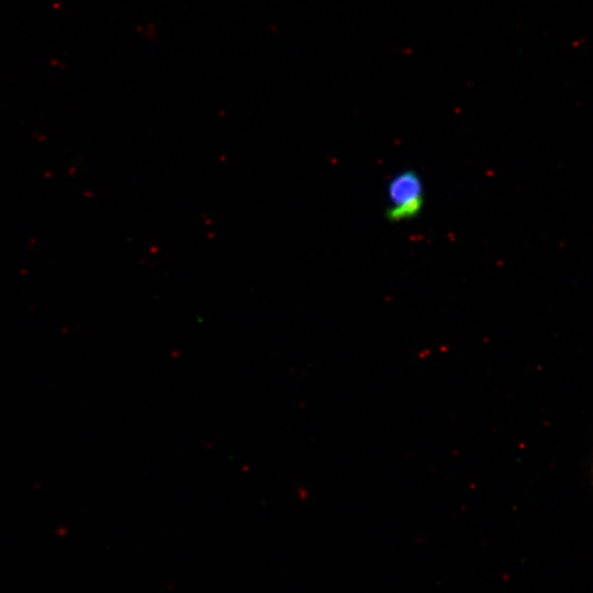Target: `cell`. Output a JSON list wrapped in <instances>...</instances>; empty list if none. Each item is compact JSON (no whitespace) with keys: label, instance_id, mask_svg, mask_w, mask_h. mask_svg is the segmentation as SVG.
Wrapping results in <instances>:
<instances>
[{"label":"cell","instance_id":"cell-1","mask_svg":"<svg viewBox=\"0 0 593 593\" xmlns=\"http://www.w3.org/2000/svg\"><path fill=\"white\" fill-rule=\"evenodd\" d=\"M387 217L403 222L416 217L424 204V184L421 176L412 169L396 172L387 186Z\"/></svg>","mask_w":593,"mask_h":593}]
</instances>
